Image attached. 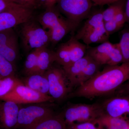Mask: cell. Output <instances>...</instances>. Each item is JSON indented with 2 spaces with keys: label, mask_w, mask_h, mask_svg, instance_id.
I'll use <instances>...</instances> for the list:
<instances>
[{
  "label": "cell",
  "mask_w": 129,
  "mask_h": 129,
  "mask_svg": "<svg viewBox=\"0 0 129 129\" xmlns=\"http://www.w3.org/2000/svg\"><path fill=\"white\" fill-rule=\"evenodd\" d=\"M129 80V62L108 66L77 88L73 95L92 98L115 91Z\"/></svg>",
  "instance_id": "obj_1"
},
{
  "label": "cell",
  "mask_w": 129,
  "mask_h": 129,
  "mask_svg": "<svg viewBox=\"0 0 129 129\" xmlns=\"http://www.w3.org/2000/svg\"><path fill=\"white\" fill-rule=\"evenodd\" d=\"M35 19L44 29L48 30L50 37V44H57L69 32L75 30L73 25L57 10L56 6L45 9Z\"/></svg>",
  "instance_id": "obj_2"
},
{
  "label": "cell",
  "mask_w": 129,
  "mask_h": 129,
  "mask_svg": "<svg viewBox=\"0 0 129 129\" xmlns=\"http://www.w3.org/2000/svg\"><path fill=\"white\" fill-rule=\"evenodd\" d=\"M16 27L18 28L16 32L20 38L21 47L25 53L48 46L50 44L49 31L44 29L35 18Z\"/></svg>",
  "instance_id": "obj_3"
},
{
  "label": "cell",
  "mask_w": 129,
  "mask_h": 129,
  "mask_svg": "<svg viewBox=\"0 0 129 129\" xmlns=\"http://www.w3.org/2000/svg\"><path fill=\"white\" fill-rule=\"evenodd\" d=\"M102 10H98L90 14L75 36L86 45L102 43L108 41L109 36L104 27Z\"/></svg>",
  "instance_id": "obj_4"
},
{
  "label": "cell",
  "mask_w": 129,
  "mask_h": 129,
  "mask_svg": "<svg viewBox=\"0 0 129 129\" xmlns=\"http://www.w3.org/2000/svg\"><path fill=\"white\" fill-rule=\"evenodd\" d=\"M92 5L91 0H58L56 7L76 28L90 15Z\"/></svg>",
  "instance_id": "obj_5"
},
{
  "label": "cell",
  "mask_w": 129,
  "mask_h": 129,
  "mask_svg": "<svg viewBox=\"0 0 129 129\" xmlns=\"http://www.w3.org/2000/svg\"><path fill=\"white\" fill-rule=\"evenodd\" d=\"M105 113L102 106L97 104H74L69 106L63 114L67 125L85 122H94Z\"/></svg>",
  "instance_id": "obj_6"
},
{
  "label": "cell",
  "mask_w": 129,
  "mask_h": 129,
  "mask_svg": "<svg viewBox=\"0 0 129 129\" xmlns=\"http://www.w3.org/2000/svg\"><path fill=\"white\" fill-rule=\"evenodd\" d=\"M87 54L101 65L115 66L124 62L119 43L113 44L108 41L87 50Z\"/></svg>",
  "instance_id": "obj_7"
},
{
  "label": "cell",
  "mask_w": 129,
  "mask_h": 129,
  "mask_svg": "<svg viewBox=\"0 0 129 129\" xmlns=\"http://www.w3.org/2000/svg\"><path fill=\"white\" fill-rule=\"evenodd\" d=\"M86 46L73 36L68 41L60 44L55 51V62L62 67L72 64L85 55Z\"/></svg>",
  "instance_id": "obj_8"
},
{
  "label": "cell",
  "mask_w": 129,
  "mask_h": 129,
  "mask_svg": "<svg viewBox=\"0 0 129 129\" xmlns=\"http://www.w3.org/2000/svg\"><path fill=\"white\" fill-rule=\"evenodd\" d=\"M35 9L15 3L0 13V32L14 28L35 17Z\"/></svg>",
  "instance_id": "obj_9"
},
{
  "label": "cell",
  "mask_w": 129,
  "mask_h": 129,
  "mask_svg": "<svg viewBox=\"0 0 129 129\" xmlns=\"http://www.w3.org/2000/svg\"><path fill=\"white\" fill-rule=\"evenodd\" d=\"M48 79L49 95L53 99H63L69 93L70 82L63 68L53 65L45 73Z\"/></svg>",
  "instance_id": "obj_10"
},
{
  "label": "cell",
  "mask_w": 129,
  "mask_h": 129,
  "mask_svg": "<svg viewBox=\"0 0 129 129\" xmlns=\"http://www.w3.org/2000/svg\"><path fill=\"white\" fill-rule=\"evenodd\" d=\"M54 114L51 109L41 105L20 108L16 129H27Z\"/></svg>",
  "instance_id": "obj_11"
},
{
  "label": "cell",
  "mask_w": 129,
  "mask_h": 129,
  "mask_svg": "<svg viewBox=\"0 0 129 129\" xmlns=\"http://www.w3.org/2000/svg\"><path fill=\"white\" fill-rule=\"evenodd\" d=\"M0 99L11 101L19 104L40 103L52 102L54 100L49 95L35 91L23 84L17 86L11 92L1 97Z\"/></svg>",
  "instance_id": "obj_12"
},
{
  "label": "cell",
  "mask_w": 129,
  "mask_h": 129,
  "mask_svg": "<svg viewBox=\"0 0 129 129\" xmlns=\"http://www.w3.org/2000/svg\"><path fill=\"white\" fill-rule=\"evenodd\" d=\"M2 101L0 103V127L3 129H16L19 104L11 101Z\"/></svg>",
  "instance_id": "obj_13"
},
{
  "label": "cell",
  "mask_w": 129,
  "mask_h": 129,
  "mask_svg": "<svg viewBox=\"0 0 129 129\" xmlns=\"http://www.w3.org/2000/svg\"><path fill=\"white\" fill-rule=\"evenodd\" d=\"M105 113L114 117L129 115V95H122L108 99L102 106Z\"/></svg>",
  "instance_id": "obj_14"
},
{
  "label": "cell",
  "mask_w": 129,
  "mask_h": 129,
  "mask_svg": "<svg viewBox=\"0 0 129 129\" xmlns=\"http://www.w3.org/2000/svg\"><path fill=\"white\" fill-rule=\"evenodd\" d=\"M22 82L24 85L35 91L49 95V83L45 74L35 73L26 76Z\"/></svg>",
  "instance_id": "obj_15"
},
{
  "label": "cell",
  "mask_w": 129,
  "mask_h": 129,
  "mask_svg": "<svg viewBox=\"0 0 129 129\" xmlns=\"http://www.w3.org/2000/svg\"><path fill=\"white\" fill-rule=\"evenodd\" d=\"M92 60L91 57L86 53L83 57L78 61L68 66L62 67L72 86L75 85L76 80Z\"/></svg>",
  "instance_id": "obj_16"
},
{
  "label": "cell",
  "mask_w": 129,
  "mask_h": 129,
  "mask_svg": "<svg viewBox=\"0 0 129 129\" xmlns=\"http://www.w3.org/2000/svg\"><path fill=\"white\" fill-rule=\"evenodd\" d=\"M94 122L99 129H129V122L125 119L111 117L106 113Z\"/></svg>",
  "instance_id": "obj_17"
},
{
  "label": "cell",
  "mask_w": 129,
  "mask_h": 129,
  "mask_svg": "<svg viewBox=\"0 0 129 129\" xmlns=\"http://www.w3.org/2000/svg\"><path fill=\"white\" fill-rule=\"evenodd\" d=\"M54 62H55V51L48 48V46L40 48L35 73L45 74Z\"/></svg>",
  "instance_id": "obj_18"
},
{
  "label": "cell",
  "mask_w": 129,
  "mask_h": 129,
  "mask_svg": "<svg viewBox=\"0 0 129 129\" xmlns=\"http://www.w3.org/2000/svg\"><path fill=\"white\" fill-rule=\"evenodd\" d=\"M27 129H67L63 115H52Z\"/></svg>",
  "instance_id": "obj_19"
},
{
  "label": "cell",
  "mask_w": 129,
  "mask_h": 129,
  "mask_svg": "<svg viewBox=\"0 0 129 129\" xmlns=\"http://www.w3.org/2000/svg\"><path fill=\"white\" fill-rule=\"evenodd\" d=\"M101 66L92 59L80 75L76 80L75 85L80 86L91 78L100 71Z\"/></svg>",
  "instance_id": "obj_20"
},
{
  "label": "cell",
  "mask_w": 129,
  "mask_h": 129,
  "mask_svg": "<svg viewBox=\"0 0 129 129\" xmlns=\"http://www.w3.org/2000/svg\"><path fill=\"white\" fill-rule=\"evenodd\" d=\"M23 84L15 75L0 78V98L11 92L17 86Z\"/></svg>",
  "instance_id": "obj_21"
},
{
  "label": "cell",
  "mask_w": 129,
  "mask_h": 129,
  "mask_svg": "<svg viewBox=\"0 0 129 129\" xmlns=\"http://www.w3.org/2000/svg\"><path fill=\"white\" fill-rule=\"evenodd\" d=\"M40 48L35 49L28 53L23 67V72L26 76L35 73Z\"/></svg>",
  "instance_id": "obj_22"
},
{
  "label": "cell",
  "mask_w": 129,
  "mask_h": 129,
  "mask_svg": "<svg viewBox=\"0 0 129 129\" xmlns=\"http://www.w3.org/2000/svg\"><path fill=\"white\" fill-rule=\"evenodd\" d=\"M18 36L14 28L0 32V44L19 48Z\"/></svg>",
  "instance_id": "obj_23"
},
{
  "label": "cell",
  "mask_w": 129,
  "mask_h": 129,
  "mask_svg": "<svg viewBox=\"0 0 129 129\" xmlns=\"http://www.w3.org/2000/svg\"><path fill=\"white\" fill-rule=\"evenodd\" d=\"M19 48L0 44V55L15 64L19 55Z\"/></svg>",
  "instance_id": "obj_24"
},
{
  "label": "cell",
  "mask_w": 129,
  "mask_h": 129,
  "mask_svg": "<svg viewBox=\"0 0 129 129\" xmlns=\"http://www.w3.org/2000/svg\"><path fill=\"white\" fill-rule=\"evenodd\" d=\"M15 65L0 55V78L15 75Z\"/></svg>",
  "instance_id": "obj_25"
},
{
  "label": "cell",
  "mask_w": 129,
  "mask_h": 129,
  "mask_svg": "<svg viewBox=\"0 0 129 129\" xmlns=\"http://www.w3.org/2000/svg\"><path fill=\"white\" fill-rule=\"evenodd\" d=\"M118 43L123 57L124 62H129V30L122 33Z\"/></svg>",
  "instance_id": "obj_26"
},
{
  "label": "cell",
  "mask_w": 129,
  "mask_h": 129,
  "mask_svg": "<svg viewBox=\"0 0 129 129\" xmlns=\"http://www.w3.org/2000/svg\"><path fill=\"white\" fill-rule=\"evenodd\" d=\"M118 1L112 4L107 9L103 11L102 16L104 22L113 19L122 3Z\"/></svg>",
  "instance_id": "obj_27"
},
{
  "label": "cell",
  "mask_w": 129,
  "mask_h": 129,
  "mask_svg": "<svg viewBox=\"0 0 129 129\" xmlns=\"http://www.w3.org/2000/svg\"><path fill=\"white\" fill-rule=\"evenodd\" d=\"M67 129H99L94 122L76 123L67 125Z\"/></svg>",
  "instance_id": "obj_28"
},
{
  "label": "cell",
  "mask_w": 129,
  "mask_h": 129,
  "mask_svg": "<svg viewBox=\"0 0 129 129\" xmlns=\"http://www.w3.org/2000/svg\"><path fill=\"white\" fill-rule=\"evenodd\" d=\"M104 25L106 32L109 36L118 31L121 28L113 19L104 22Z\"/></svg>",
  "instance_id": "obj_29"
},
{
  "label": "cell",
  "mask_w": 129,
  "mask_h": 129,
  "mask_svg": "<svg viewBox=\"0 0 129 129\" xmlns=\"http://www.w3.org/2000/svg\"><path fill=\"white\" fill-rule=\"evenodd\" d=\"M12 2L35 9L39 8L36 0H10Z\"/></svg>",
  "instance_id": "obj_30"
},
{
  "label": "cell",
  "mask_w": 129,
  "mask_h": 129,
  "mask_svg": "<svg viewBox=\"0 0 129 129\" xmlns=\"http://www.w3.org/2000/svg\"><path fill=\"white\" fill-rule=\"evenodd\" d=\"M39 8L44 10L55 7L58 0H36Z\"/></svg>",
  "instance_id": "obj_31"
},
{
  "label": "cell",
  "mask_w": 129,
  "mask_h": 129,
  "mask_svg": "<svg viewBox=\"0 0 129 129\" xmlns=\"http://www.w3.org/2000/svg\"><path fill=\"white\" fill-rule=\"evenodd\" d=\"M119 0H91L93 5L97 6H103L111 5L118 1Z\"/></svg>",
  "instance_id": "obj_32"
},
{
  "label": "cell",
  "mask_w": 129,
  "mask_h": 129,
  "mask_svg": "<svg viewBox=\"0 0 129 129\" xmlns=\"http://www.w3.org/2000/svg\"><path fill=\"white\" fill-rule=\"evenodd\" d=\"M15 3L10 0H0V13Z\"/></svg>",
  "instance_id": "obj_33"
},
{
  "label": "cell",
  "mask_w": 129,
  "mask_h": 129,
  "mask_svg": "<svg viewBox=\"0 0 129 129\" xmlns=\"http://www.w3.org/2000/svg\"><path fill=\"white\" fill-rule=\"evenodd\" d=\"M125 12L127 22H129V0H127L125 8Z\"/></svg>",
  "instance_id": "obj_34"
},
{
  "label": "cell",
  "mask_w": 129,
  "mask_h": 129,
  "mask_svg": "<svg viewBox=\"0 0 129 129\" xmlns=\"http://www.w3.org/2000/svg\"><path fill=\"white\" fill-rule=\"evenodd\" d=\"M125 83L124 86L125 91L129 94V80Z\"/></svg>",
  "instance_id": "obj_35"
}]
</instances>
